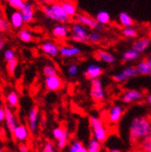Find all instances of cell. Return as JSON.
<instances>
[{"label":"cell","instance_id":"30bf717a","mask_svg":"<svg viewBox=\"0 0 151 152\" xmlns=\"http://www.w3.org/2000/svg\"><path fill=\"white\" fill-rule=\"evenodd\" d=\"M124 113V108L120 104H114L107 111V120L111 124H117L122 120Z\"/></svg>","mask_w":151,"mask_h":152},{"label":"cell","instance_id":"f35d334b","mask_svg":"<svg viewBox=\"0 0 151 152\" xmlns=\"http://www.w3.org/2000/svg\"><path fill=\"white\" fill-rule=\"evenodd\" d=\"M10 24L9 20H7L4 17L0 16V34L6 33L10 30Z\"/></svg>","mask_w":151,"mask_h":152},{"label":"cell","instance_id":"277c9868","mask_svg":"<svg viewBox=\"0 0 151 152\" xmlns=\"http://www.w3.org/2000/svg\"><path fill=\"white\" fill-rule=\"evenodd\" d=\"M52 136L56 141V147L59 150H64L70 144V134L65 127L58 126L52 130Z\"/></svg>","mask_w":151,"mask_h":152},{"label":"cell","instance_id":"74e56055","mask_svg":"<svg viewBox=\"0 0 151 152\" xmlns=\"http://www.w3.org/2000/svg\"><path fill=\"white\" fill-rule=\"evenodd\" d=\"M41 152H58V151H57V147L55 146V144L50 140H47L44 142Z\"/></svg>","mask_w":151,"mask_h":152},{"label":"cell","instance_id":"d590c367","mask_svg":"<svg viewBox=\"0 0 151 152\" xmlns=\"http://www.w3.org/2000/svg\"><path fill=\"white\" fill-rule=\"evenodd\" d=\"M3 58L5 59V61L7 63V62H10L12 60L16 59V53L15 51L11 48H7V49H5L4 53H3Z\"/></svg>","mask_w":151,"mask_h":152},{"label":"cell","instance_id":"e575fe53","mask_svg":"<svg viewBox=\"0 0 151 152\" xmlns=\"http://www.w3.org/2000/svg\"><path fill=\"white\" fill-rule=\"evenodd\" d=\"M102 41V34L98 31H92L89 33L88 42L91 44H98Z\"/></svg>","mask_w":151,"mask_h":152},{"label":"cell","instance_id":"836d02e7","mask_svg":"<svg viewBox=\"0 0 151 152\" xmlns=\"http://www.w3.org/2000/svg\"><path fill=\"white\" fill-rule=\"evenodd\" d=\"M25 3L26 2L23 1V0H7V6L11 7L13 10H19V11L21 10V9L23 7Z\"/></svg>","mask_w":151,"mask_h":152},{"label":"cell","instance_id":"7c38bea8","mask_svg":"<svg viewBox=\"0 0 151 152\" xmlns=\"http://www.w3.org/2000/svg\"><path fill=\"white\" fill-rule=\"evenodd\" d=\"M143 98H144L143 93L136 89L126 90L122 95V101L124 104H132L135 102H139L143 100Z\"/></svg>","mask_w":151,"mask_h":152},{"label":"cell","instance_id":"52a82bcc","mask_svg":"<svg viewBox=\"0 0 151 152\" xmlns=\"http://www.w3.org/2000/svg\"><path fill=\"white\" fill-rule=\"evenodd\" d=\"M90 96H91L92 99L96 103H101L105 100L106 97L105 89L103 87V83L99 78L91 81Z\"/></svg>","mask_w":151,"mask_h":152},{"label":"cell","instance_id":"ba28073f","mask_svg":"<svg viewBox=\"0 0 151 152\" xmlns=\"http://www.w3.org/2000/svg\"><path fill=\"white\" fill-rule=\"evenodd\" d=\"M138 75L136 67L135 66H128L123 70V72L115 73L111 76V79L118 83H122L126 82L127 80H129L131 78H133L135 76Z\"/></svg>","mask_w":151,"mask_h":152},{"label":"cell","instance_id":"b9f144b4","mask_svg":"<svg viewBox=\"0 0 151 152\" xmlns=\"http://www.w3.org/2000/svg\"><path fill=\"white\" fill-rule=\"evenodd\" d=\"M18 152H30V148L25 143H20L18 146Z\"/></svg>","mask_w":151,"mask_h":152},{"label":"cell","instance_id":"8fae6325","mask_svg":"<svg viewBox=\"0 0 151 152\" xmlns=\"http://www.w3.org/2000/svg\"><path fill=\"white\" fill-rule=\"evenodd\" d=\"M59 48L60 45H58L54 41H50V40H46L40 44L39 48L40 50L51 58H55L59 55Z\"/></svg>","mask_w":151,"mask_h":152},{"label":"cell","instance_id":"7402d4cb","mask_svg":"<svg viewBox=\"0 0 151 152\" xmlns=\"http://www.w3.org/2000/svg\"><path fill=\"white\" fill-rule=\"evenodd\" d=\"M95 57L96 59L100 60L102 62H105L107 64H113L116 61V58L113 56L110 52L104 50V49H98L95 53Z\"/></svg>","mask_w":151,"mask_h":152},{"label":"cell","instance_id":"f546056e","mask_svg":"<svg viewBox=\"0 0 151 152\" xmlns=\"http://www.w3.org/2000/svg\"><path fill=\"white\" fill-rule=\"evenodd\" d=\"M96 20L98 23L102 26L104 25H108L110 23L111 21V17L108 11L106 10H100L98 13L96 14Z\"/></svg>","mask_w":151,"mask_h":152},{"label":"cell","instance_id":"2e32d148","mask_svg":"<svg viewBox=\"0 0 151 152\" xmlns=\"http://www.w3.org/2000/svg\"><path fill=\"white\" fill-rule=\"evenodd\" d=\"M64 86L62 79L59 75L44 78V87L48 91H58Z\"/></svg>","mask_w":151,"mask_h":152},{"label":"cell","instance_id":"ab89813d","mask_svg":"<svg viewBox=\"0 0 151 152\" xmlns=\"http://www.w3.org/2000/svg\"><path fill=\"white\" fill-rule=\"evenodd\" d=\"M17 67H18V59H14L10 62H7V71L10 75H14L15 72L17 70Z\"/></svg>","mask_w":151,"mask_h":152},{"label":"cell","instance_id":"f1b7e54d","mask_svg":"<svg viewBox=\"0 0 151 152\" xmlns=\"http://www.w3.org/2000/svg\"><path fill=\"white\" fill-rule=\"evenodd\" d=\"M139 57H140L139 53H137L133 48H130L123 53L122 59L123 62H132V61H134V60H137Z\"/></svg>","mask_w":151,"mask_h":152},{"label":"cell","instance_id":"d6a6232c","mask_svg":"<svg viewBox=\"0 0 151 152\" xmlns=\"http://www.w3.org/2000/svg\"><path fill=\"white\" fill-rule=\"evenodd\" d=\"M122 34L129 39H133V38H136L138 35L137 30L133 27H128V28H123L122 30Z\"/></svg>","mask_w":151,"mask_h":152},{"label":"cell","instance_id":"816d5d0a","mask_svg":"<svg viewBox=\"0 0 151 152\" xmlns=\"http://www.w3.org/2000/svg\"><path fill=\"white\" fill-rule=\"evenodd\" d=\"M100 152H108V151H106V150H102V151H100Z\"/></svg>","mask_w":151,"mask_h":152},{"label":"cell","instance_id":"7dc6e473","mask_svg":"<svg viewBox=\"0 0 151 152\" xmlns=\"http://www.w3.org/2000/svg\"><path fill=\"white\" fill-rule=\"evenodd\" d=\"M147 62H148V64H149V66L151 67V53L149 54V56L147 57Z\"/></svg>","mask_w":151,"mask_h":152},{"label":"cell","instance_id":"ac0fdd59","mask_svg":"<svg viewBox=\"0 0 151 152\" xmlns=\"http://www.w3.org/2000/svg\"><path fill=\"white\" fill-rule=\"evenodd\" d=\"M151 45V38L148 36H143L140 38H137L133 43L132 48L133 50H135L139 54H142L145 51H147V49L150 47Z\"/></svg>","mask_w":151,"mask_h":152},{"label":"cell","instance_id":"9a60e30c","mask_svg":"<svg viewBox=\"0 0 151 152\" xmlns=\"http://www.w3.org/2000/svg\"><path fill=\"white\" fill-rule=\"evenodd\" d=\"M52 35L57 39L64 40L70 38L71 34V27L65 24H57L52 28Z\"/></svg>","mask_w":151,"mask_h":152},{"label":"cell","instance_id":"8992f818","mask_svg":"<svg viewBox=\"0 0 151 152\" xmlns=\"http://www.w3.org/2000/svg\"><path fill=\"white\" fill-rule=\"evenodd\" d=\"M74 22H77V23L85 26V28L92 29L93 31H98L101 32L103 30V26L100 25L98 22L96 21V18H93L89 15L85 13H78L76 16L73 18Z\"/></svg>","mask_w":151,"mask_h":152},{"label":"cell","instance_id":"5b68a950","mask_svg":"<svg viewBox=\"0 0 151 152\" xmlns=\"http://www.w3.org/2000/svg\"><path fill=\"white\" fill-rule=\"evenodd\" d=\"M89 33L87 28L82 26L77 22H73L71 26L70 39L76 43H88Z\"/></svg>","mask_w":151,"mask_h":152},{"label":"cell","instance_id":"8d00e7d4","mask_svg":"<svg viewBox=\"0 0 151 152\" xmlns=\"http://www.w3.org/2000/svg\"><path fill=\"white\" fill-rule=\"evenodd\" d=\"M136 149L141 150V151H149V152H151V137H147L145 140H143L138 145Z\"/></svg>","mask_w":151,"mask_h":152},{"label":"cell","instance_id":"bcb514c9","mask_svg":"<svg viewBox=\"0 0 151 152\" xmlns=\"http://www.w3.org/2000/svg\"><path fill=\"white\" fill-rule=\"evenodd\" d=\"M147 103L151 106V94L147 95Z\"/></svg>","mask_w":151,"mask_h":152},{"label":"cell","instance_id":"4316f807","mask_svg":"<svg viewBox=\"0 0 151 152\" xmlns=\"http://www.w3.org/2000/svg\"><path fill=\"white\" fill-rule=\"evenodd\" d=\"M119 22L120 26L123 28H128V27H133L134 24V20L132 18V16L127 12H120L119 14Z\"/></svg>","mask_w":151,"mask_h":152},{"label":"cell","instance_id":"f907efd6","mask_svg":"<svg viewBox=\"0 0 151 152\" xmlns=\"http://www.w3.org/2000/svg\"><path fill=\"white\" fill-rule=\"evenodd\" d=\"M0 152H4V150H3V149H2L1 148H0Z\"/></svg>","mask_w":151,"mask_h":152},{"label":"cell","instance_id":"e0dca14e","mask_svg":"<svg viewBox=\"0 0 151 152\" xmlns=\"http://www.w3.org/2000/svg\"><path fill=\"white\" fill-rule=\"evenodd\" d=\"M9 22L10 24V27L12 29H16V30L22 29L23 28V25L25 24L21 12L19 10L11 11V13L9 15Z\"/></svg>","mask_w":151,"mask_h":152},{"label":"cell","instance_id":"6da1fadb","mask_svg":"<svg viewBox=\"0 0 151 152\" xmlns=\"http://www.w3.org/2000/svg\"><path fill=\"white\" fill-rule=\"evenodd\" d=\"M147 137H151V118L137 116L132 120L129 126V141L137 148L139 144Z\"/></svg>","mask_w":151,"mask_h":152},{"label":"cell","instance_id":"681fc988","mask_svg":"<svg viewBox=\"0 0 151 152\" xmlns=\"http://www.w3.org/2000/svg\"><path fill=\"white\" fill-rule=\"evenodd\" d=\"M138 152H149V151H141V150H138V149H136Z\"/></svg>","mask_w":151,"mask_h":152},{"label":"cell","instance_id":"c3c4849f","mask_svg":"<svg viewBox=\"0 0 151 152\" xmlns=\"http://www.w3.org/2000/svg\"><path fill=\"white\" fill-rule=\"evenodd\" d=\"M3 108V106H2V102H1V99H0V109Z\"/></svg>","mask_w":151,"mask_h":152},{"label":"cell","instance_id":"1f68e13d","mask_svg":"<svg viewBox=\"0 0 151 152\" xmlns=\"http://www.w3.org/2000/svg\"><path fill=\"white\" fill-rule=\"evenodd\" d=\"M43 73L44 77H52V76H56L58 74L57 68L52 64H47L43 68Z\"/></svg>","mask_w":151,"mask_h":152},{"label":"cell","instance_id":"83f0119b","mask_svg":"<svg viewBox=\"0 0 151 152\" xmlns=\"http://www.w3.org/2000/svg\"><path fill=\"white\" fill-rule=\"evenodd\" d=\"M136 70L138 74L140 75H144V76H148L151 75V67L149 66L147 58L142 59L136 64Z\"/></svg>","mask_w":151,"mask_h":152},{"label":"cell","instance_id":"7bdbcfd3","mask_svg":"<svg viewBox=\"0 0 151 152\" xmlns=\"http://www.w3.org/2000/svg\"><path fill=\"white\" fill-rule=\"evenodd\" d=\"M7 41L4 37L0 36V52H2L3 50L5 51V47H6Z\"/></svg>","mask_w":151,"mask_h":152},{"label":"cell","instance_id":"4dcf8cb0","mask_svg":"<svg viewBox=\"0 0 151 152\" xmlns=\"http://www.w3.org/2000/svg\"><path fill=\"white\" fill-rule=\"evenodd\" d=\"M86 147H87L88 152H100L103 150L102 143L94 138H91L89 140L88 145Z\"/></svg>","mask_w":151,"mask_h":152},{"label":"cell","instance_id":"ffe728a7","mask_svg":"<svg viewBox=\"0 0 151 152\" xmlns=\"http://www.w3.org/2000/svg\"><path fill=\"white\" fill-rule=\"evenodd\" d=\"M20 12H21L22 17H23L24 23L29 24V23H31V22L34 21L35 9H34V6L33 4L26 2L25 5L23 6V7L21 9Z\"/></svg>","mask_w":151,"mask_h":152},{"label":"cell","instance_id":"3957f363","mask_svg":"<svg viewBox=\"0 0 151 152\" xmlns=\"http://www.w3.org/2000/svg\"><path fill=\"white\" fill-rule=\"evenodd\" d=\"M89 126L91 130L92 138L99 141L101 143L105 142L109 137V131L104 121L100 117L97 116H90L89 117Z\"/></svg>","mask_w":151,"mask_h":152},{"label":"cell","instance_id":"f5cc1de1","mask_svg":"<svg viewBox=\"0 0 151 152\" xmlns=\"http://www.w3.org/2000/svg\"><path fill=\"white\" fill-rule=\"evenodd\" d=\"M133 152H138L137 150H135V151H133Z\"/></svg>","mask_w":151,"mask_h":152},{"label":"cell","instance_id":"5bb4252c","mask_svg":"<svg viewBox=\"0 0 151 152\" xmlns=\"http://www.w3.org/2000/svg\"><path fill=\"white\" fill-rule=\"evenodd\" d=\"M13 138L19 143H24L28 140L30 136V130L28 126L24 124H18L17 127L14 129L13 133L11 134Z\"/></svg>","mask_w":151,"mask_h":152},{"label":"cell","instance_id":"484cf974","mask_svg":"<svg viewBox=\"0 0 151 152\" xmlns=\"http://www.w3.org/2000/svg\"><path fill=\"white\" fill-rule=\"evenodd\" d=\"M18 37L20 42L22 43H31L34 41V34L31 30H29L27 28H22L20 29L19 33H18Z\"/></svg>","mask_w":151,"mask_h":152},{"label":"cell","instance_id":"9c48e42d","mask_svg":"<svg viewBox=\"0 0 151 152\" xmlns=\"http://www.w3.org/2000/svg\"><path fill=\"white\" fill-rule=\"evenodd\" d=\"M39 114L40 110L37 106H34L31 108V110L28 112V117H27V126L29 128L30 132L36 133L38 130L39 126Z\"/></svg>","mask_w":151,"mask_h":152},{"label":"cell","instance_id":"ee69618b","mask_svg":"<svg viewBox=\"0 0 151 152\" xmlns=\"http://www.w3.org/2000/svg\"><path fill=\"white\" fill-rule=\"evenodd\" d=\"M6 121V110L5 108L0 109V123H3Z\"/></svg>","mask_w":151,"mask_h":152},{"label":"cell","instance_id":"cb8c5ba5","mask_svg":"<svg viewBox=\"0 0 151 152\" xmlns=\"http://www.w3.org/2000/svg\"><path fill=\"white\" fill-rule=\"evenodd\" d=\"M5 100H6V104L7 105V107L9 109H12V108H16L19 105L20 97H19V95L16 91L11 90L7 93Z\"/></svg>","mask_w":151,"mask_h":152},{"label":"cell","instance_id":"f6af8a7d","mask_svg":"<svg viewBox=\"0 0 151 152\" xmlns=\"http://www.w3.org/2000/svg\"><path fill=\"white\" fill-rule=\"evenodd\" d=\"M108 152H122V151H120V149H119V148H110V149H109Z\"/></svg>","mask_w":151,"mask_h":152},{"label":"cell","instance_id":"4fadbf2b","mask_svg":"<svg viewBox=\"0 0 151 152\" xmlns=\"http://www.w3.org/2000/svg\"><path fill=\"white\" fill-rule=\"evenodd\" d=\"M82 54V50L77 45H61L59 48V55L65 58H71L79 57Z\"/></svg>","mask_w":151,"mask_h":152},{"label":"cell","instance_id":"d6986e66","mask_svg":"<svg viewBox=\"0 0 151 152\" xmlns=\"http://www.w3.org/2000/svg\"><path fill=\"white\" fill-rule=\"evenodd\" d=\"M103 73V69L102 67L97 65V64H90L87 66L86 70L84 72L85 77L90 81L98 79Z\"/></svg>","mask_w":151,"mask_h":152},{"label":"cell","instance_id":"603a6c76","mask_svg":"<svg viewBox=\"0 0 151 152\" xmlns=\"http://www.w3.org/2000/svg\"><path fill=\"white\" fill-rule=\"evenodd\" d=\"M60 4H61L62 9L64 10L66 14L70 18L73 19L78 14V6H77L76 2H73V1H61V2H60Z\"/></svg>","mask_w":151,"mask_h":152},{"label":"cell","instance_id":"d4e9b609","mask_svg":"<svg viewBox=\"0 0 151 152\" xmlns=\"http://www.w3.org/2000/svg\"><path fill=\"white\" fill-rule=\"evenodd\" d=\"M67 152H88L87 147L78 139H73L67 148Z\"/></svg>","mask_w":151,"mask_h":152},{"label":"cell","instance_id":"7a4b0ae2","mask_svg":"<svg viewBox=\"0 0 151 152\" xmlns=\"http://www.w3.org/2000/svg\"><path fill=\"white\" fill-rule=\"evenodd\" d=\"M41 10L47 19L57 21L58 24H70L72 19L70 18L62 9L60 2H54L52 4H44L41 6Z\"/></svg>","mask_w":151,"mask_h":152},{"label":"cell","instance_id":"44dd1931","mask_svg":"<svg viewBox=\"0 0 151 152\" xmlns=\"http://www.w3.org/2000/svg\"><path fill=\"white\" fill-rule=\"evenodd\" d=\"M5 110H6V121H5L7 127V130L10 132V134H12L14 129L18 125L17 118L11 109H9V107H5Z\"/></svg>","mask_w":151,"mask_h":152},{"label":"cell","instance_id":"60d3db41","mask_svg":"<svg viewBox=\"0 0 151 152\" xmlns=\"http://www.w3.org/2000/svg\"><path fill=\"white\" fill-rule=\"evenodd\" d=\"M79 72V68L76 64H71L69 67H68V74L71 77H74L76 76Z\"/></svg>","mask_w":151,"mask_h":152}]
</instances>
